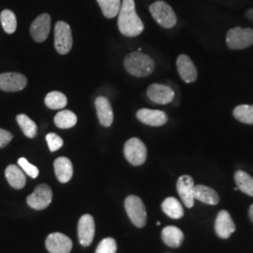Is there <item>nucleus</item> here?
<instances>
[{
	"instance_id": "1",
	"label": "nucleus",
	"mask_w": 253,
	"mask_h": 253,
	"mask_svg": "<svg viewBox=\"0 0 253 253\" xmlns=\"http://www.w3.org/2000/svg\"><path fill=\"white\" fill-rule=\"evenodd\" d=\"M118 28L124 36H139L145 29L144 23L138 16L134 0H123L118 12Z\"/></svg>"
},
{
	"instance_id": "2",
	"label": "nucleus",
	"mask_w": 253,
	"mask_h": 253,
	"mask_svg": "<svg viewBox=\"0 0 253 253\" xmlns=\"http://www.w3.org/2000/svg\"><path fill=\"white\" fill-rule=\"evenodd\" d=\"M124 67L132 76L143 78L152 74L155 70L153 59L142 52H132L124 58Z\"/></svg>"
},
{
	"instance_id": "3",
	"label": "nucleus",
	"mask_w": 253,
	"mask_h": 253,
	"mask_svg": "<svg viewBox=\"0 0 253 253\" xmlns=\"http://www.w3.org/2000/svg\"><path fill=\"white\" fill-rule=\"evenodd\" d=\"M150 13L154 20L164 28H172L176 25V15L167 3L163 1H157L149 7Z\"/></svg>"
},
{
	"instance_id": "4",
	"label": "nucleus",
	"mask_w": 253,
	"mask_h": 253,
	"mask_svg": "<svg viewBox=\"0 0 253 253\" xmlns=\"http://www.w3.org/2000/svg\"><path fill=\"white\" fill-rule=\"evenodd\" d=\"M227 46L232 50H242L253 44V29L236 27L231 28L226 35Z\"/></svg>"
},
{
	"instance_id": "5",
	"label": "nucleus",
	"mask_w": 253,
	"mask_h": 253,
	"mask_svg": "<svg viewBox=\"0 0 253 253\" xmlns=\"http://www.w3.org/2000/svg\"><path fill=\"white\" fill-rule=\"evenodd\" d=\"M126 214L131 222L138 228H143L146 224L147 214L143 201L135 195H129L125 200Z\"/></svg>"
},
{
	"instance_id": "6",
	"label": "nucleus",
	"mask_w": 253,
	"mask_h": 253,
	"mask_svg": "<svg viewBox=\"0 0 253 253\" xmlns=\"http://www.w3.org/2000/svg\"><path fill=\"white\" fill-rule=\"evenodd\" d=\"M73 35L71 27L59 21L54 27V47L58 54H67L73 48Z\"/></svg>"
},
{
	"instance_id": "7",
	"label": "nucleus",
	"mask_w": 253,
	"mask_h": 253,
	"mask_svg": "<svg viewBox=\"0 0 253 253\" xmlns=\"http://www.w3.org/2000/svg\"><path fill=\"white\" fill-rule=\"evenodd\" d=\"M124 155L126 161L133 166H140L145 163L147 149L139 138H130L124 146Z\"/></svg>"
},
{
	"instance_id": "8",
	"label": "nucleus",
	"mask_w": 253,
	"mask_h": 253,
	"mask_svg": "<svg viewBox=\"0 0 253 253\" xmlns=\"http://www.w3.org/2000/svg\"><path fill=\"white\" fill-rule=\"evenodd\" d=\"M53 199V191L46 184H41L27 198V205L36 210H43L50 206Z\"/></svg>"
},
{
	"instance_id": "9",
	"label": "nucleus",
	"mask_w": 253,
	"mask_h": 253,
	"mask_svg": "<svg viewBox=\"0 0 253 253\" xmlns=\"http://www.w3.org/2000/svg\"><path fill=\"white\" fill-rule=\"evenodd\" d=\"M27 84V77L18 73H0V89L5 92L23 90Z\"/></svg>"
},
{
	"instance_id": "10",
	"label": "nucleus",
	"mask_w": 253,
	"mask_h": 253,
	"mask_svg": "<svg viewBox=\"0 0 253 253\" xmlns=\"http://www.w3.org/2000/svg\"><path fill=\"white\" fill-rule=\"evenodd\" d=\"M51 29V17L48 13L38 16L30 27V34L37 42H43L49 36Z\"/></svg>"
},
{
	"instance_id": "11",
	"label": "nucleus",
	"mask_w": 253,
	"mask_h": 253,
	"mask_svg": "<svg viewBox=\"0 0 253 253\" xmlns=\"http://www.w3.org/2000/svg\"><path fill=\"white\" fill-rule=\"evenodd\" d=\"M176 189L178 194L180 196L182 202L188 208H192L194 206V191H195V185L194 180L190 175H182L176 184Z\"/></svg>"
},
{
	"instance_id": "12",
	"label": "nucleus",
	"mask_w": 253,
	"mask_h": 253,
	"mask_svg": "<svg viewBox=\"0 0 253 253\" xmlns=\"http://www.w3.org/2000/svg\"><path fill=\"white\" fill-rule=\"evenodd\" d=\"M46 249L50 253H70L73 249V241L61 233H53L46 239Z\"/></svg>"
},
{
	"instance_id": "13",
	"label": "nucleus",
	"mask_w": 253,
	"mask_h": 253,
	"mask_svg": "<svg viewBox=\"0 0 253 253\" xmlns=\"http://www.w3.org/2000/svg\"><path fill=\"white\" fill-rule=\"evenodd\" d=\"M146 94L150 100L158 104H168L174 99V91L170 86L161 84L149 85Z\"/></svg>"
},
{
	"instance_id": "14",
	"label": "nucleus",
	"mask_w": 253,
	"mask_h": 253,
	"mask_svg": "<svg viewBox=\"0 0 253 253\" xmlns=\"http://www.w3.org/2000/svg\"><path fill=\"white\" fill-rule=\"evenodd\" d=\"M95 235V221L89 214L83 215L78 222V237L82 246L88 247Z\"/></svg>"
},
{
	"instance_id": "15",
	"label": "nucleus",
	"mask_w": 253,
	"mask_h": 253,
	"mask_svg": "<svg viewBox=\"0 0 253 253\" xmlns=\"http://www.w3.org/2000/svg\"><path fill=\"white\" fill-rule=\"evenodd\" d=\"M177 71L181 79L187 84H191L197 80L198 73L195 65L187 54H180L176 59Z\"/></svg>"
},
{
	"instance_id": "16",
	"label": "nucleus",
	"mask_w": 253,
	"mask_h": 253,
	"mask_svg": "<svg viewBox=\"0 0 253 253\" xmlns=\"http://www.w3.org/2000/svg\"><path fill=\"white\" fill-rule=\"evenodd\" d=\"M136 117L145 125L152 126H163L167 123L168 117L167 115L160 110H151V109H140Z\"/></svg>"
},
{
	"instance_id": "17",
	"label": "nucleus",
	"mask_w": 253,
	"mask_h": 253,
	"mask_svg": "<svg viewBox=\"0 0 253 253\" xmlns=\"http://www.w3.org/2000/svg\"><path fill=\"white\" fill-rule=\"evenodd\" d=\"M215 231L218 237L227 239L235 231V224L230 213L226 210H221L217 214L215 222Z\"/></svg>"
},
{
	"instance_id": "18",
	"label": "nucleus",
	"mask_w": 253,
	"mask_h": 253,
	"mask_svg": "<svg viewBox=\"0 0 253 253\" xmlns=\"http://www.w3.org/2000/svg\"><path fill=\"white\" fill-rule=\"evenodd\" d=\"M95 106L101 126L106 127L111 126L114 121V112L108 99L103 96L98 97L95 100Z\"/></svg>"
},
{
	"instance_id": "19",
	"label": "nucleus",
	"mask_w": 253,
	"mask_h": 253,
	"mask_svg": "<svg viewBox=\"0 0 253 253\" xmlns=\"http://www.w3.org/2000/svg\"><path fill=\"white\" fill-rule=\"evenodd\" d=\"M54 172L57 179L61 183H68L73 175V166L72 162L66 157L57 158L54 163Z\"/></svg>"
},
{
	"instance_id": "20",
	"label": "nucleus",
	"mask_w": 253,
	"mask_h": 253,
	"mask_svg": "<svg viewBox=\"0 0 253 253\" xmlns=\"http://www.w3.org/2000/svg\"><path fill=\"white\" fill-rule=\"evenodd\" d=\"M5 175L9 185L12 188L16 190H21L26 186V183H27L26 175L23 172V170H21L17 165H14V164L9 165L6 168Z\"/></svg>"
},
{
	"instance_id": "21",
	"label": "nucleus",
	"mask_w": 253,
	"mask_h": 253,
	"mask_svg": "<svg viewBox=\"0 0 253 253\" xmlns=\"http://www.w3.org/2000/svg\"><path fill=\"white\" fill-rule=\"evenodd\" d=\"M194 197L195 200H198L210 206H216L219 202V197L216 190L205 185L195 186Z\"/></svg>"
},
{
	"instance_id": "22",
	"label": "nucleus",
	"mask_w": 253,
	"mask_h": 253,
	"mask_svg": "<svg viewBox=\"0 0 253 253\" xmlns=\"http://www.w3.org/2000/svg\"><path fill=\"white\" fill-rule=\"evenodd\" d=\"M162 237L163 242L171 248L180 247L184 240V235L182 231L175 226L165 227L163 230Z\"/></svg>"
},
{
	"instance_id": "23",
	"label": "nucleus",
	"mask_w": 253,
	"mask_h": 253,
	"mask_svg": "<svg viewBox=\"0 0 253 253\" xmlns=\"http://www.w3.org/2000/svg\"><path fill=\"white\" fill-rule=\"evenodd\" d=\"M163 212L171 218L178 219L183 217L184 209L180 202L173 197H168L163 201L162 205Z\"/></svg>"
},
{
	"instance_id": "24",
	"label": "nucleus",
	"mask_w": 253,
	"mask_h": 253,
	"mask_svg": "<svg viewBox=\"0 0 253 253\" xmlns=\"http://www.w3.org/2000/svg\"><path fill=\"white\" fill-rule=\"evenodd\" d=\"M77 123L76 115L69 110H63L57 113L54 117V124L55 126L62 129L71 128L75 126Z\"/></svg>"
},
{
	"instance_id": "25",
	"label": "nucleus",
	"mask_w": 253,
	"mask_h": 253,
	"mask_svg": "<svg viewBox=\"0 0 253 253\" xmlns=\"http://www.w3.org/2000/svg\"><path fill=\"white\" fill-rule=\"evenodd\" d=\"M235 180L238 190L253 197V178L249 173L238 170L235 172Z\"/></svg>"
},
{
	"instance_id": "26",
	"label": "nucleus",
	"mask_w": 253,
	"mask_h": 253,
	"mask_svg": "<svg viewBox=\"0 0 253 253\" xmlns=\"http://www.w3.org/2000/svg\"><path fill=\"white\" fill-rule=\"evenodd\" d=\"M44 102L48 108L57 110V109L65 108L67 106L68 100L63 93L59 91H53L46 95Z\"/></svg>"
},
{
	"instance_id": "27",
	"label": "nucleus",
	"mask_w": 253,
	"mask_h": 253,
	"mask_svg": "<svg viewBox=\"0 0 253 253\" xmlns=\"http://www.w3.org/2000/svg\"><path fill=\"white\" fill-rule=\"evenodd\" d=\"M16 120L19 126L21 127L23 133L27 136V138H34L36 137L37 132H38V126L37 124L27 115L21 114L16 117Z\"/></svg>"
},
{
	"instance_id": "28",
	"label": "nucleus",
	"mask_w": 253,
	"mask_h": 253,
	"mask_svg": "<svg viewBox=\"0 0 253 253\" xmlns=\"http://www.w3.org/2000/svg\"><path fill=\"white\" fill-rule=\"evenodd\" d=\"M103 15L108 19L115 18L121 8V0H97Z\"/></svg>"
},
{
	"instance_id": "29",
	"label": "nucleus",
	"mask_w": 253,
	"mask_h": 253,
	"mask_svg": "<svg viewBox=\"0 0 253 253\" xmlns=\"http://www.w3.org/2000/svg\"><path fill=\"white\" fill-rule=\"evenodd\" d=\"M0 21L4 31L7 34H13L17 28V20L15 14L9 10L4 9L0 13Z\"/></svg>"
},
{
	"instance_id": "30",
	"label": "nucleus",
	"mask_w": 253,
	"mask_h": 253,
	"mask_svg": "<svg viewBox=\"0 0 253 253\" xmlns=\"http://www.w3.org/2000/svg\"><path fill=\"white\" fill-rule=\"evenodd\" d=\"M233 115L238 121L245 124L253 125V105H238L234 109Z\"/></svg>"
},
{
	"instance_id": "31",
	"label": "nucleus",
	"mask_w": 253,
	"mask_h": 253,
	"mask_svg": "<svg viewBox=\"0 0 253 253\" xmlns=\"http://www.w3.org/2000/svg\"><path fill=\"white\" fill-rule=\"evenodd\" d=\"M118 245L114 238L106 237L98 245L96 253H117Z\"/></svg>"
},
{
	"instance_id": "32",
	"label": "nucleus",
	"mask_w": 253,
	"mask_h": 253,
	"mask_svg": "<svg viewBox=\"0 0 253 253\" xmlns=\"http://www.w3.org/2000/svg\"><path fill=\"white\" fill-rule=\"evenodd\" d=\"M19 166L22 168V170L27 173L28 176L31 178H37L40 171L35 165L31 164L27 161L26 158H20L18 160Z\"/></svg>"
},
{
	"instance_id": "33",
	"label": "nucleus",
	"mask_w": 253,
	"mask_h": 253,
	"mask_svg": "<svg viewBox=\"0 0 253 253\" xmlns=\"http://www.w3.org/2000/svg\"><path fill=\"white\" fill-rule=\"evenodd\" d=\"M46 141L49 146V149L51 152H54L56 150H58L59 148H61L64 145L63 140L59 135H57L56 133L51 132L48 133L46 135Z\"/></svg>"
},
{
	"instance_id": "34",
	"label": "nucleus",
	"mask_w": 253,
	"mask_h": 253,
	"mask_svg": "<svg viewBox=\"0 0 253 253\" xmlns=\"http://www.w3.org/2000/svg\"><path fill=\"white\" fill-rule=\"evenodd\" d=\"M12 134L3 128H0V148H3L9 145L10 141L12 140Z\"/></svg>"
},
{
	"instance_id": "35",
	"label": "nucleus",
	"mask_w": 253,
	"mask_h": 253,
	"mask_svg": "<svg viewBox=\"0 0 253 253\" xmlns=\"http://www.w3.org/2000/svg\"><path fill=\"white\" fill-rule=\"evenodd\" d=\"M249 215H250V218L251 220L253 222V205L250 208V212H249Z\"/></svg>"
},
{
	"instance_id": "36",
	"label": "nucleus",
	"mask_w": 253,
	"mask_h": 253,
	"mask_svg": "<svg viewBox=\"0 0 253 253\" xmlns=\"http://www.w3.org/2000/svg\"><path fill=\"white\" fill-rule=\"evenodd\" d=\"M157 225H158V226H160V225H161V222H160V221H158V222H157Z\"/></svg>"
}]
</instances>
